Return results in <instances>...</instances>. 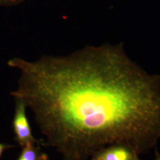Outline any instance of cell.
<instances>
[{
	"mask_svg": "<svg viewBox=\"0 0 160 160\" xmlns=\"http://www.w3.org/2000/svg\"><path fill=\"white\" fill-rule=\"evenodd\" d=\"M13 147V145H9V144H6V143H1L0 142V159L3 154L4 152L8 149L12 148Z\"/></svg>",
	"mask_w": 160,
	"mask_h": 160,
	"instance_id": "8992f818",
	"label": "cell"
},
{
	"mask_svg": "<svg viewBox=\"0 0 160 160\" xmlns=\"http://www.w3.org/2000/svg\"><path fill=\"white\" fill-rule=\"evenodd\" d=\"M15 112L13 119V129L16 139L21 147L30 143H38L29 125L26 114V105L22 100L15 98Z\"/></svg>",
	"mask_w": 160,
	"mask_h": 160,
	"instance_id": "7a4b0ae2",
	"label": "cell"
},
{
	"mask_svg": "<svg viewBox=\"0 0 160 160\" xmlns=\"http://www.w3.org/2000/svg\"><path fill=\"white\" fill-rule=\"evenodd\" d=\"M130 160H141L139 157V155H138L137 154H134V155L133 156V157Z\"/></svg>",
	"mask_w": 160,
	"mask_h": 160,
	"instance_id": "52a82bcc",
	"label": "cell"
},
{
	"mask_svg": "<svg viewBox=\"0 0 160 160\" xmlns=\"http://www.w3.org/2000/svg\"><path fill=\"white\" fill-rule=\"evenodd\" d=\"M65 160H69V159H65Z\"/></svg>",
	"mask_w": 160,
	"mask_h": 160,
	"instance_id": "9c48e42d",
	"label": "cell"
},
{
	"mask_svg": "<svg viewBox=\"0 0 160 160\" xmlns=\"http://www.w3.org/2000/svg\"><path fill=\"white\" fill-rule=\"evenodd\" d=\"M135 154L126 147L116 145L100 150L89 160H130Z\"/></svg>",
	"mask_w": 160,
	"mask_h": 160,
	"instance_id": "3957f363",
	"label": "cell"
},
{
	"mask_svg": "<svg viewBox=\"0 0 160 160\" xmlns=\"http://www.w3.org/2000/svg\"><path fill=\"white\" fill-rule=\"evenodd\" d=\"M24 0H0V7L14 6L23 2Z\"/></svg>",
	"mask_w": 160,
	"mask_h": 160,
	"instance_id": "5b68a950",
	"label": "cell"
},
{
	"mask_svg": "<svg viewBox=\"0 0 160 160\" xmlns=\"http://www.w3.org/2000/svg\"><path fill=\"white\" fill-rule=\"evenodd\" d=\"M48 160V158H47V159H46V160Z\"/></svg>",
	"mask_w": 160,
	"mask_h": 160,
	"instance_id": "30bf717a",
	"label": "cell"
},
{
	"mask_svg": "<svg viewBox=\"0 0 160 160\" xmlns=\"http://www.w3.org/2000/svg\"><path fill=\"white\" fill-rule=\"evenodd\" d=\"M22 148L17 160H45L48 158L47 155L41 151L37 143L28 144Z\"/></svg>",
	"mask_w": 160,
	"mask_h": 160,
	"instance_id": "277c9868",
	"label": "cell"
},
{
	"mask_svg": "<svg viewBox=\"0 0 160 160\" xmlns=\"http://www.w3.org/2000/svg\"><path fill=\"white\" fill-rule=\"evenodd\" d=\"M154 160H160V153L159 152H158L157 151H156Z\"/></svg>",
	"mask_w": 160,
	"mask_h": 160,
	"instance_id": "ba28073f",
	"label": "cell"
},
{
	"mask_svg": "<svg viewBox=\"0 0 160 160\" xmlns=\"http://www.w3.org/2000/svg\"><path fill=\"white\" fill-rule=\"evenodd\" d=\"M14 98L22 100L50 147L65 159L89 160L119 145L137 154L160 141V78L147 74L121 46H87L67 56L20 58Z\"/></svg>",
	"mask_w": 160,
	"mask_h": 160,
	"instance_id": "6da1fadb",
	"label": "cell"
}]
</instances>
